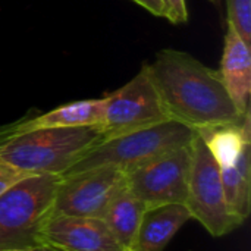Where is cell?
<instances>
[{
	"label": "cell",
	"mask_w": 251,
	"mask_h": 251,
	"mask_svg": "<svg viewBox=\"0 0 251 251\" xmlns=\"http://www.w3.org/2000/svg\"><path fill=\"white\" fill-rule=\"evenodd\" d=\"M146 65L169 119L194 131L243 122L244 115L231 100L219 71L172 49L159 51Z\"/></svg>",
	"instance_id": "cell-1"
},
{
	"label": "cell",
	"mask_w": 251,
	"mask_h": 251,
	"mask_svg": "<svg viewBox=\"0 0 251 251\" xmlns=\"http://www.w3.org/2000/svg\"><path fill=\"white\" fill-rule=\"evenodd\" d=\"M100 141V125L21 132L0 138V163L28 176L63 175Z\"/></svg>",
	"instance_id": "cell-2"
},
{
	"label": "cell",
	"mask_w": 251,
	"mask_h": 251,
	"mask_svg": "<svg viewBox=\"0 0 251 251\" xmlns=\"http://www.w3.org/2000/svg\"><path fill=\"white\" fill-rule=\"evenodd\" d=\"M196 135L190 126L168 119L153 126L100 141L79 157L63 175L100 166H113L124 174L175 149L188 146Z\"/></svg>",
	"instance_id": "cell-3"
},
{
	"label": "cell",
	"mask_w": 251,
	"mask_h": 251,
	"mask_svg": "<svg viewBox=\"0 0 251 251\" xmlns=\"http://www.w3.org/2000/svg\"><path fill=\"white\" fill-rule=\"evenodd\" d=\"M60 175H32L0 194V251H35L37 234L53 215Z\"/></svg>",
	"instance_id": "cell-4"
},
{
	"label": "cell",
	"mask_w": 251,
	"mask_h": 251,
	"mask_svg": "<svg viewBox=\"0 0 251 251\" xmlns=\"http://www.w3.org/2000/svg\"><path fill=\"white\" fill-rule=\"evenodd\" d=\"M191 168L185 207L190 216L199 221L213 237H224L240 225L229 215L221 179V168L196 132L191 144Z\"/></svg>",
	"instance_id": "cell-5"
},
{
	"label": "cell",
	"mask_w": 251,
	"mask_h": 251,
	"mask_svg": "<svg viewBox=\"0 0 251 251\" xmlns=\"http://www.w3.org/2000/svg\"><path fill=\"white\" fill-rule=\"evenodd\" d=\"M104 118L100 125L103 140L169 119L146 63L129 82L104 97Z\"/></svg>",
	"instance_id": "cell-6"
},
{
	"label": "cell",
	"mask_w": 251,
	"mask_h": 251,
	"mask_svg": "<svg viewBox=\"0 0 251 251\" xmlns=\"http://www.w3.org/2000/svg\"><path fill=\"white\" fill-rule=\"evenodd\" d=\"M125 188V174L113 166L60 175L53 215L103 219L110 203Z\"/></svg>",
	"instance_id": "cell-7"
},
{
	"label": "cell",
	"mask_w": 251,
	"mask_h": 251,
	"mask_svg": "<svg viewBox=\"0 0 251 251\" xmlns=\"http://www.w3.org/2000/svg\"><path fill=\"white\" fill-rule=\"evenodd\" d=\"M190 144L157 156L125 174L126 190L146 207L185 204L191 168Z\"/></svg>",
	"instance_id": "cell-8"
},
{
	"label": "cell",
	"mask_w": 251,
	"mask_h": 251,
	"mask_svg": "<svg viewBox=\"0 0 251 251\" xmlns=\"http://www.w3.org/2000/svg\"><path fill=\"white\" fill-rule=\"evenodd\" d=\"M35 251H128L103 219L51 215L37 234Z\"/></svg>",
	"instance_id": "cell-9"
},
{
	"label": "cell",
	"mask_w": 251,
	"mask_h": 251,
	"mask_svg": "<svg viewBox=\"0 0 251 251\" xmlns=\"http://www.w3.org/2000/svg\"><path fill=\"white\" fill-rule=\"evenodd\" d=\"M104 99L79 100L59 106L29 119L24 118L18 122L0 126V138L35 129L101 125L104 118Z\"/></svg>",
	"instance_id": "cell-10"
},
{
	"label": "cell",
	"mask_w": 251,
	"mask_h": 251,
	"mask_svg": "<svg viewBox=\"0 0 251 251\" xmlns=\"http://www.w3.org/2000/svg\"><path fill=\"white\" fill-rule=\"evenodd\" d=\"M221 78L241 115L250 110L251 51L250 46L228 25L221 60Z\"/></svg>",
	"instance_id": "cell-11"
},
{
	"label": "cell",
	"mask_w": 251,
	"mask_h": 251,
	"mask_svg": "<svg viewBox=\"0 0 251 251\" xmlns=\"http://www.w3.org/2000/svg\"><path fill=\"white\" fill-rule=\"evenodd\" d=\"M185 204L147 207L131 251H165L176 232L190 221Z\"/></svg>",
	"instance_id": "cell-12"
},
{
	"label": "cell",
	"mask_w": 251,
	"mask_h": 251,
	"mask_svg": "<svg viewBox=\"0 0 251 251\" xmlns=\"http://www.w3.org/2000/svg\"><path fill=\"white\" fill-rule=\"evenodd\" d=\"M146 206L126 188L110 203L103 221L115 235V238L126 249L132 250L135 235L138 232Z\"/></svg>",
	"instance_id": "cell-13"
},
{
	"label": "cell",
	"mask_w": 251,
	"mask_h": 251,
	"mask_svg": "<svg viewBox=\"0 0 251 251\" xmlns=\"http://www.w3.org/2000/svg\"><path fill=\"white\" fill-rule=\"evenodd\" d=\"M196 132L203 138L219 168L234 166L243 144L251 140L250 110L244 115L240 125H224Z\"/></svg>",
	"instance_id": "cell-14"
},
{
	"label": "cell",
	"mask_w": 251,
	"mask_h": 251,
	"mask_svg": "<svg viewBox=\"0 0 251 251\" xmlns=\"http://www.w3.org/2000/svg\"><path fill=\"white\" fill-rule=\"evenodd\" d=\"M221 179L226 209L232 219L241 225L250 215L251 182L246 181L234 166L221 168Z\"/></svg>",
	"instance_id": "cell-15"
},
{
	"label": "cell",
	"mask_w": 251,
	"mask_h": 251,
	"mask_svg": "<svg viewBox=\"0 0 251 251\" xmlns=\"http://www.w3.org/2000/svg\"><path fill=\"white\" fill-rule=\"evenodd\" d=\"M228 25L251 46V0H226Z\"/></svg>",
	"instance_id": "cell-16"
},
{
	"label": "cell",
	"mask_w": 251,
	"mask_h": 251,
	"mask_svg": "<svg viewBox=\"0 0 251 251\" xmlns=\"http://www.w3.org/2000/svg\"><path fill=\"white\" fill-rule=\"evenodd\" d=\"M166 16L172 24H185L188 21V9L185 0H165Z\"/></svg>",
	"instance_id": "cell-17"
},
{
	"label": "cell",
	"mask_w": 251,
	"mask_h": 251,
	"mask_svg": "<svg viewBox=\"0 0 251 251\" xmlns=\"http://www.w3.org/2000/svg\"><path fill=\"white\" fill-rule=\"evenodd\" d=\"M234 168L246 181L251 182V140L243 144L241 151L235 159Z\"/></svg>",
	"instance_id": "cell-18"
},
{
	"label": "cell",
	"mask_w": 251,
	"mask_h": 251,
	"mask_svg": "<svg viewBox=\"0 0 251 251\" xmlns=\"http://www.w3.org/2000/svg\"><path fill=\"white\" fill-rule=\"evenodd\" d=\"M26 176L28 175L21 174V172H18V171L12 169V168L6 166L3 163H0V194L4 193L7 188H10L13 184L19 182L21 179H24Z\"/></svg>",
	"instance_id": "cell-19"
},
{
	"label": "cell",
	"mask_w": 251,
	"mask_h": 251,
	"mask_svg": "<svg viewBox=\"0 0 251 251\" xmlns=\"http://www.w3.org/2000/svg\"><path fill=\"white\" fill-rule=\"evenodd\" d=\"M132 1L140 4L154 16H166V4L163 0H132Z\"/></svg>",
	"instance_id": "cell-20"
},
{
	"label": "cell",
	"mask_w": 251,
	"mask_h": 251,
	"mask_svg": "<svg viewBox=\"0 0 251 251\" xmlns=\"http://www.w3.org/2000/svg\"><path fill=\"white\" fill-rule=\"evenodd\" d=\"M210 1H212L213 4H219V0H210Z\"/></svg>",
	"instance_id": "cell-21"
},
{
	"label": "cell",
	"mask_w": 251,
	"mask_h": 251,
	"mask_svg": "<svg viewBox=\"0 0 251 251\" xmlns=\"http://www.w3.org/2000/svg\"><path fill=\"white\" fill-rule=\"evenodd\" d=\"M9 251H31V250H22V249H16V250H9Z\"/></svg>",
	"instance_id": "cell-22"
},
{
	"label": "cell",
	"mask_w": 251,
	"mask_h": 251,
	"mask_svg": "<svg viewBox=\"0 0 251 251\" xmlns=\"http://www.w3.org/2000/svg\"><path fill=\"white\" fill-rule=\"evenodd\" d=\"M163 1H165V0H163Z\"/></svg>",
	"instance_id": "cell-23"
}]
</instances>
